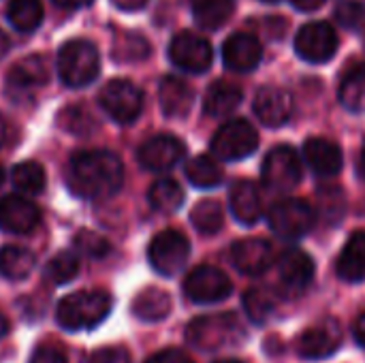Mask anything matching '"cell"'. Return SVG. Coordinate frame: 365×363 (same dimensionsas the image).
Listing matches in <instances>:
<instances>
[{
    "label": "cell",
    "mask_w": 365,
    "mask_h": 363,
    "mask_svg": "<svg viewBox=\"0 0 365 363\" xmlns=\"http://www.w3.org/2000/svg\"><path fill=\"white\" fill-rule=\"evenodd\" d=\"M6 17L15 30L32 32L43 21V2L41 0H9Z\"/></svg>",
    "instance_id": "obj_30"
},
{
    "label": "cell",
    "mask_w": 365,
    "mask_h": 363,
    "mask_svg": "<svg viewBox=\"0 0 365 363\" xmlns=\"http://www.w3.org/2000/svg\"><path fill=\"white\" fill-rule=\"evenodd\" d=\"M336 272L344 282L365 280V231H355L349 237L336 261Z\"/></svg>",
    "instance_id": "obj_24"
},
{
    "label": "cell",
    "mask_w": 365,
    "mask_h": 363,
    "mask_svg": "<svg viewBox=\"0 0 365 363\" xmlns=\"http://www.w3.org/2000/svg\"><path fill=\"white\" fill-rule=\"evenodd\" d=\"M344 342V332L336 319H325L323 323L308 327L299 334L295 349L302 359H327Z\"/></svg>",
    "instance_id": "obj_13"
},
{
    "label": "cell",
    "mask_w": 365,
    "mask_h": 363,
    "mask_svg": "<svg viewBox=\"0 0 365 363\" xmlns=\"http://www.w3.org/2000/svg\"><path fill=\"white\" fill-rule=\"evenodd\" d=\"M304 158L319 175H336L342 171L344 156L336 141L325 137H310L304 143Z\"/></svg>",
    "instance_id": "obj_22"
},
{
    "label": "cell",
    "mask_w": 365,
    "mask_h": 363,
    "mask_svg": "<svg viewBox=\"0 0 365 363\" xmlns=\"http://www.w3.org/2000/svg\"><path fill=\"white\" fill-rule=\"evenodd\" d=\"M6 139H9V124L4 118H0V145H4Z\"/></svg>",
    "instance_id": "obj_48"
},
{
    "label": "cell",
    "mask_w": 365,
    "mask_h": 363,
    "mask_svg": "<svg viewBox=\"0 0 365 363\" xmlns=\"http://www.w3.org/2000/svg\"><path fill=\"white\" fill-rule=\"evenodd\" d=\"M2 180H4V173H2V167H0V184H2Z\"/></svg>",
    "instance_id": "obj_54"
},
{
    "label": "cell",
    "mask_w": 365,
    "mask_h": 363,
    "mask_svg": "<svg viewBox=\"0 0 365 363\" xmlns=\"http://www.w3.org/2000/svg\"><path fill=\"white\" fill-rule=\"evenodd\" d=\"M169 58L173 66L186 73H205L214 62V49L207 39L195 32H178L169 45Z\"/></svg>",
    "instance_id": "obj_11"
},
{
    "label": "cell",
    "mask_w": 365,
    "mask_h": 363,
    "mask_svg": "<svg viewBox=\"0 0 365 363\" xmlns=\"http://www.w3.org/2000/svg\"><path fill=\"white\" fill-rule=\"evenodd\" d=\"M340 103L353 113H365V66L353 68L342 79Z\"/></svg>",
    "instance_id": "obj_32"
},
{
    "label": "cell",
    "mask_w": 365,
    "mask_h": 363,
    "mask_svg": "<svg viewBox=\"0 0 365 363\" xmlns=\"http://www.w3.org/2000/svg\"><path fill=\"white\" fill-rule=\"evenodd\" d=\"M355 338H357V342L365 349V312L357 319V323H355Z\"/></svg>",
    "instance_id": "obj_47"
},
{
    "label": "cell",
    "mask_w": 365,
    "mask_h": 363,
    "mask_svg": "<svg viewBox=\"0 0 365 363\" xmlns=\"http://www.w3.org/2000/svg\"><path fill=\"white\" fill-rule=\"evenodd\" d=\"M278 278L291 293H302L314 278V261L299 248L287 250L278 261Z\"/></svg>",
    "instance_id": "obj_20"
},
{
    "label": "cell",
    "mask_w": 365,
    "mask_h": 363,
    "mask_svg": "<svg viewBox=\"0 0 365 363\" xmlns=\"http://www.w3.org/2000/svg\"><path fill=\"white\" fill-rule=\"evenodd\" d=\"M336 19L344 26V28H359L365 19V4L359 0H342L336 6Z\"/></svg>",
    "instance_id": "obj_40"
},
{
    "label": "cell",
    "mask_w": 365,
    "mask_h": 363,
    "mask_svg": "<svg viewBox=\"0 0 365 363\" xmlns=\"http://www.w3.org/2000/svg\"><path fill=\"white\" fill-rule=\"evenodd\" d=\"M53 2L62 9H81V6L92 4V0H53Z\"/></svg>",
    "instance_id": "obj_46"
},
{
    "label": "cell",
    "mask_w": 365,
    "mask_h": 363,
    "mask_svg": "<svg viewBox=\"0 0 365 363\" xmlns=\"http://www.w3.org/2000/svg\"><path fill=\"white\" fill-rule=\"evenodd\" d=\"M231 261L237 272L246 276H261L274 263V248L269 242L259 237L240 240L231 246Z\"/></svg>",
    "instance_id": "obj_16"
},
{
    "label": "cell",
    "mask_w": 365,
    "mask_h": 363,
    "mask_svg": "<svg viewBox=\"0 0 365 363\" xmlns=\"http://www.w3.org/2000/svg\"><path fill=\"white\" fill-rule=\"evenodd\" d=\"M6 332H9V323H6V319L2 317V312H0V338H2Z\"/></svg>",
    "instance_id": "obj_50"
},
{
    "label": "cell",
    "mask_w": 365,
    "mask_h": 363,
    "mask_svg": "<svg viewBox=\"0 0 365 363\" xmlns=\"http://www.w3.org/2000/svg\"><path fill=\"white\" fill-rule=\"evenodd\" d=\"M261 178L267 190L276 195H287L295 190L302 182V163L291 145H278L269 150L263 160Z\"/></svg>",
    "instance_id": "obj_6"
},
{
    "label": "cell",
    "mask_w": 365,
    "mask_h": 363,
    "mask_svg": "<svg viewBox=\"0 0 365 363\" xmlns=\"http://www.w3.org/2000/svg\"><path fill=\"white\" fill-rule=\"evenodd\" d=\"M124 182V165L109 150H83L68 163L66 184L73 195L83 199L113 197Z\"/></svg>",
    "instance_id": "obj_1"
},
{
    "label": "cell",
    "mask_w": 365,
    "mask_h": 363,
    "mask_svg": "<svg viewBox=\"0 0 365 363\" xmlns=\"http://www.w3.org/2000/svg\"><path fill=\"white\" fill-rule=\"evenodd\" d=\"M113 308L107 291H77L60 300L56 319L66 332H81L101 325Z\"/></svg>",
    "instance_id": "obj_2"
},
{
    "label": "cell",
    "mask_w": 365,
    "mask_h": 363,
    "mask_svg": "<svg viewBox=\"0 0 365 363\" xmlns=\"http://www.w3.org/2000/svg\"><path fill=\"white\" fill-rule=\"evenodd\" d=\"M295 51L302 60L312 64L329 62L338 51V34L327 21H312L297 30Z\"/></svg>",
    "instance_id": "obj_10"
},
{
    "label": "cell",
    "mask_w": 365,
    "mask_h": 363,
    "mask_svg": "<svg viewBox=\"0 0 365 363\" xmlns=\"http://www.w3.org/2000/svg\"><path fill=\"white\" fill-rule=\"evenodd\" d=\"M79 272V261L71 252H58L45 267V276L53 285H66L71 282Z\"/></svg>",
    "instance_id": "obj_35"
},
{
    "label": "cell",
    "mask_w": 365,
    "mask_h": 363,
    "mask_svg": "<svg viewBox=\"0 0 365 363\" xmlns=\"http://www.w3.org/2000/svg\"><path fill=\"white\" fill-rule=\"evenodd\" d=\"M169 312H171V297L163 289L148 287L133 300V315L139 321L156 323V321L167 319Z\"/></svg>",
    "instance_id": "obj_26"
},
{
    "label": "cell",
    "mask_w": 365,
    "mask_h": 363,
    "mask_svg": "<svg viewBox=\"0 0 365 363\" xmlns=\"http://www.w3.org/2000/svg\"><path fill=\"white\" fill-rule=\"evenodd\" d=\"M75 248L92 259H103L109 252V242L94 231H79L75 235Z\"/></svg>",
    "instance_id": "obj_39"
},
{
    "label": "cell",
    "mask_w": 365,
    "mask_h": 363,
    "mask_svg": "<svg viewBox=\"0 0 365 363\" xmlns=\"http://www.w3.org/2000/svg\"><path fill=\"white\" fill-rule=\"evenodd\" d=\"M113 6H118L120 11H139L143 9L150 0H111Z\"/></svg>",
    "instance_id": "obj_45"
},
{
    "label": "cell",
    "mask_w": 365,
    "mask_h": 363,
    "mask_svg": "<svg viewBox=\"0 0 365 363\" xmlns=\"http://www.w3.org/2000/svg\"><path fill=\"white\" fill-rule=\"evenodd\" d=\"M11 182L17 190L26 195H38L45 188V169L36 160L17 163L11 169Z\"/></svg>",
    "instance_id": "obj_33"
},
{
    "label": "cell",
    "mask_w": 365,
    "mask_h": 363,
    "mask_svg": "<svg viewBox=\"0 0 365 363\" xmlns=\"http://www.w3.org/2000/svg\"><path fill=\"white\" fill-rule=\"evenodd\" d=\"M145 363H195L184 351H178V349H167V351H160L156 355H152Z\"/></svg>",
    "instance_id": "obj_43"
},
{
    "label": "cell",
    "mask_w": 365,
    "mask_h": 363,
    "mask_svg": "<svg viewBox=\"0 0 365 363\" xmlns=\"http://www.w3.org/2000/svg\"><path fill=\"white\" fill-rule=\"evenodd\" d=\"M30 363H68L62 349L56 344H41L34 349Z\"/></svg>",
    "instance_id": "obj_42"
},
{
    "label": "cell",
    "mask_w": 365,
    "mask_h": 363,
    "mask_svg": "<svg viewBox=\"0 0 365 363\" xmlns=\"http://www.w3.org/2000/svg\"><path fill=\"white\" fill-rule=\"evenodd\" d=\"M214 363H244V362H240V359H220V362H214Z\"/></svg>",
    "instance_id": "obj_52"
},
{
    "label": "cell",
    "mask_w": 365,
    "mask_h": 363,
    "mask_svg": "<svg viewBox=\"0 0 365 363\" xmlns=\"http://www.w3.org/2000/svg\"><path fill=\"white\" fill-rule=\"evenodd\" d=\"M233 285L229 276L212 265L195 267L184 280V293L195 304H216L231 295Z\"/></svg>",
    "instance_id": "obj_12"
},
{
    "label": "cell",
    "mask_w": 365,
    "mask_h": 363,
    "mask_svg": "<svg viewBox=\"0 0 365 363\" xmlns=\"http://www.w3.org/2000/svg\"><path fill=\"white\" fill-rule=\"evenodd\" d=\"M242 98H244V94L240 90V86L229 83L225 79H218L205 92L203 111L207 116H212V118H225V116H229L231 111H235L240 107Z\"/></svg>",
    "instance_id": "obj_25"
},
{
    "label": "cell",
    "mask_w": 365,
    "mask_h": 363,
    "mask_svg": "<svg viewBox=\"0 0 365 363\" xmlns=\"http://www.w3.org/2000/svg\"><path fill=\"white\" fill-rule=\"evenodd\" d=\"M101 58L98 49L83 39H73L60 47L58 73L68 88H83L98 77Z\"/></svg>",
    "instance_id": "obj_3"
},
{
    "label": "cell",
    "mask_w": 365,
    "mask_h": 363,
    "mask_svg": "<svg viewBox=\"0 0 365 363\" xmlns=\"http://www.w3.org/2000/svg\"><path fill=\"white\" fill-rule=\"evenodd\" d=\"M263 47L257 36L237 32L229 36L222 45V62L229 71L235 73H250L261 64Z\"/></svg>",
    "instance_id": "obj_17"
},
{
    "label": "cell",
    "mask_w": 365,
    "mask_h": 363,
    "mask_svg": "<svg viewBox=\"0 0 365 363\" xmlns=\"http://www.w3.org/2000/svg\"><path fill=\"white\" fill-rule=\"evenodd\" d=\"M244 338V329L235 315L199 317L186 327V340L199 351H218L233 347Z\"/></svg>",
    "instance_id": "obj_4"
},
{
    "label": "cell",
    "mask_w": 365,
    "mask_h": 363,
    "mask_svg": "<svg viewBox=\"0 0 365 363\" xmlns=\"http://www.w3.org/2000/svg\"><path fill=\"white\" fill-rule=\"evenodd\" d=\"M60 126L66 128L73 135H92L94 131V120L83 107H68L60 113Z\"/></svg>",
    "instance_id": "obj_38"
},
{
    "label": "cell",
    "mask_w": 365,
    "mask_h": 363,
    "mask_svg": "<svg viewBox=\"0 0 365 363\" xmlns=\"http://www.w3.org/2000/svg\"><path fill=\"white\" fill-rule=\"evenodd\" d=\"M195 21L205 30H218L233 15L235 0H190Z\"/></svg>",
    "instance_id": "obj_27"
},
{
    "label": "cell",
    "mask_w": 365,
    "mask_h": 363,
    "mask_svg": "<svg viewBox=\"0 0 365 363\" xmlns=\"http://www.w3.org/2000/svg\"><path fill=\"white\" fill-rule=\"evenodd\" d=\"M244 310L248 315V319L257 325L265 323L274 310V302L267 297V293H263L261 289H250L244 295Z\"/></svg>",
    "instance_id": "obj_37"
},
{
    "label": "cell",
    "mask_w": 365,
    "mask_h": 363,
    "mask_svg": "<svg viewBox=\"0 0 365 363\" xmlns=\"http://www.w3.org/2000/svg\"><path fill=\"white\" fill-rule=\"evenodd\" d=\"M252 109L265 126L278 128V126L287 124L293 113V96L284 88L267 86L257 92Z\"/></svg>",
    "instance_id": "obj_18"
},
{
    "label": "cell",
    "mask_w": 365,
    "mask_h": 363,
    "mask_svg": "<svg viewBox=\"0 0 365 363\" xmlns=\"http://www.w3.org/2000/svg\"><path fill=\"white\" fill-rule=\"evenodd\" d=\"M186 178L197 188H216L222 182V169L214 154H199L186 163Z\"/></svg>",
    "instance_id": "obj_28"
},
{
    "label": "cell",
    "mask_w": 365,
    "mask_h": 363,
    "mask_svg": "<svg viewBox=\"0 0 365 363\" xmlns=\"http://www.w3.org/2000/svg\"><path fill=\"white\" fill-rule=\"evenodd\" d=\"M291 4L297 9V11H304V13H310V11H317L325 4V0H291Z\"/></svg>",
    "instance_id": "obj_44"
},
{
    "label": "cell",
    "mask_w": 365,
    "mask_h": 363,
    "mask_svg": "<svg viewBox=\"0 0 365 363\" xmlns=\"http://www.w3.org/2000/svg\"><path fill=\"white\" fill-rule=\"evenodd\" d=\"M190 257V242L184 233L175 229L160 231L154 235L148 248V259L150 265L160 274V276H175L184 270L186 261Z\"/></svg>",
    "instance_id": "obj_8"
},
{
    "label": "cell",
    "mask_w": 365,
    "mask_h": 363,
    "mask_svg": "<svg viewBox=\"0 0 365 363\" xmlns=\"http://www.w3.org/2000/svg\"><path fill=\"white\" fill-rule=\"evenodd\" d=\"M34 270V255L21 246H4L0 250V274L9 280H24Z\"/></svg>",
    "instance_id": "obj_29"
},
{
    "label": "cell",
    "mask_w": 365,
    "mask_h": 363,
    "mask_svg": "<svg viewBox=\"0 0 365 363\" xmlns=\"http://www.w3.org/2000/svg\"><path fill=\"white\" fill-rule=\"evenodd\" d=\"M41 223V212L38 208L24 199L9 195L0 201V229L13 235H26L36 229Z\"/></svg>",
    "instance_id": "obj_19"
},
{
    "label": "cell",
    "mask_w": 365,
    "mask_h": 363,
    "mask_svg": "<svg viewBox=\"0 0 365 363\" xmlns=\"http://www.w3.org/2000/svg\"><path fill=\"white\" fill-rule=\"evenodd\" d=\"M359 171L365 175V143L361 148V154H359Z\"/></svg>",
    "instance_id": "obj_51"
},
{
    "label": "cell",
    "mask_w": 365,
    "mask_h": 363,
    "mask_svg": "<svg viewBox=\"0 0 365 363\" xmlns=\"http://www.w3.org/2000/svg\"><path fill=\"white\" fill-rule=\"evenodd\" d=\"M98 103L105 113L118 124H130L141 116L143 94L128 79H111L98 94Z\"/></svg>",
    "instance_id": "obj_9"
},
{
    "label": "cell",
    "mask_w": 365,
    "mask_h": 363,
    "mask_svg": "<svg viewBox=\"0 0 365 363\" xmlns=\"http://www.w3.org/2000/svg\"><path fill=\"white\" fill-rule=\"evenodd\" d=\"M229 208L237 223L246 227H252L255 223H259L263 216V201H261V193L257 184L250 180L233 182L229 190Z\"/></svg>",
    "instance_id": "obj_21"
},
{
    "label": "cell",
    "mask_w": 365,
    "mask_h": 363,
    "mask_svg": "<svg viewBox=\"0 0 365 363\" xmlns=\"http://www.w3.org/2000/svg\"><path fill=\"white\" fill-rule=\"evenodd\" d=\"M49 79V66L43 56H28L19 60L6 75V92L13 101L30 98L32 90L45 86Z\"/></svg>",
    "instance_id": "obj_15"
},
{
    "label": "cell",
    "mask_w": 365,
    "mask_h": 363,
    "mask_svg": "<svg viewBox=\"0 0 365 363\" xmlns=\"http://www.w3.org/2000/svg\"><path fill=\"white\" fill-rule=\"evenodd\" d=\"M190 220L195 225V229L203 235H216L222 225H225V212L220 208L218 201L214 199H205V201H199L192 212H190Z\"/></svg>",
    "instance_id": "obj_34"
},
{
    "label": "cell",
    "mask_w": 365,
    "mask_h": 363,
    "mask_svg": "<svg viewBox=\"0 0 365 363\" xmlns=\"http://www.w3.org/2000/svg\"><path fill=\"white\" fill-rule=\"evenodd\" d=\"M186 156V145L173 135H156L139 145L137 160L143 169L160 173L173 169Z\"/></svg>",
    "instance_id": "obj_14"
},
{
    "label": "cell",
    "mask_w": 365,
    "mask_h": 363,
    "mask_svg": "<svg viewBox=\"0 0 365 363\" xmlns=\"http://www.w3.org/2000/svg\"><path fill=\"white\" fill-rule=\"evenodd\" d=\"M259 148V133L257 128L244 120L235 118L225 122L212 137L210 150L218 160H242L250 154H255Z\"/></svg>",
    "instance_id": "obj_5"
},
{
    "label": "cell",
    "mask_w": 365,
    "mask_h": 363,
    "mask_svg": "<svg viewBox=\"0 0 365 363\" xmlns=\"http://www.w3.org/2000/svg\"><path fill=\"white\" fill-rule=\"evenodd\" d=\"M269 229L282 240H302L314 227V210L302 199H282L267 214Z\"/></svg>",
    "instance_id": "obj_7"
},
{
    "label": "cell",
    "mask_w": 365,
    "mask_h": 363,
    "mask_svg": "<svg viewBox=\"0 0 365 363\" xmlns=\"http://www.w3.org/2000/svg\"><path fill=\"white\" fill-rule=\"evenodd\" d=\"M261 2H267V4H276V2H280V0H261Z\"/></svg>",
    "instance_id": "obj_53"
},
{
    "label": "cell",
    "mask_w": 365,
    "mask_h": 363,
    "mask_svg": "<svg viewBox=\"0 0 365 363\" xmlns=\"http://www.w3.org/2000/svg\"><path fill=\"white\" fill-rule=\"evenodd\" d=\"M90 363H130V355L124 347H103L92 353Z\"/></svg>",
    "instance_id": "obj_41"
},
{
    "label": "cell",
    "mask_w": 365,
    "mask_h": 363,
    "mask_svg": "<svg viewBox=\"0 0 365 363\" xmlns=\"http://www.w3.org/2000/svg\"><path fill=\"white\" fill-rule=\"evenodd\" d=\"M150 53V45L143 36L139 34H126L122 39H118L115 47H113V58L120 62H135V60H143Z\"/></svg>",
    "instance_id": "obj_36"
},
{
    "label": "cell",
    "mask_w": 365,
    "mask_h": 363,
    "mask_svg": "<svg viewBox=\"0 0 365 363\" xmlns=\"http://www.w3.org/2000/svg\"><path fill=\"white\" fill-rule=\"evenodd\" d=\"M6 51H9V39L4 32H0V58H4Z\"/></svg>",
    "instance_id": "obj_49"
},
{
    "label": "cell",
    "mask_w": 365,
    "mask_h": 363,
    "mask_svg": "<svg viewBox=\"0 0 365 363\" xmlns=\"http://www.w3.org/2000/svg\"><path fill=\"white\" fill-rule=\"evenodd\" d=\"M148 201L158 212H175L184 203V190L175 180H158L150 186Z\"/></svg>",
    "instance_id": "obj_31"
},
{
    "label": "cell",
    "mask_w": 365,
    "mask_h": 363,
    "mask_svg": "<svg viewBox=\"0 0 365 363\" xmlns=\"http://www.w3.org/2000/svg\"><path fill=\"white\" fill-rule=\"evenodd\" d=\"M158 103L167 118H186L195 105V92L186 81L165 77L158 86Z\"/></svg>",
    "instance_id": "obj_23"
}]
</instances>
